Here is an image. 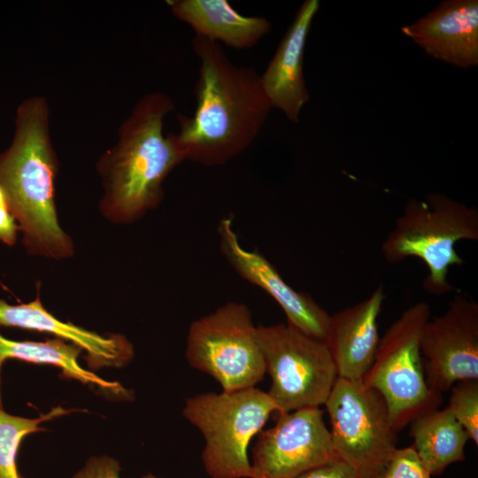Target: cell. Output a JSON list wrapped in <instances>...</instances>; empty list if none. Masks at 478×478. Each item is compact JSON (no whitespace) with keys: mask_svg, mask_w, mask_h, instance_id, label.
Masks as SVG:
<instances>
[{"mask_svg":"<svg viewBox=\"0 0 478 478\" xmlns=\"http://www.w3.org/2000/svg\"><path fill=\"white\" fill-rule=\"evenodd\" d=\"M191 44L199 59L196 108L178 115L173 137L185 160L220 166L252 144L273 107L254 68L235 65L220 44L202 36Z\"/></svg>","mask_w":478,"mask_h":478,"instance_id":"cell-1","label":"cell"},{"mask_svg":"<svg viewBox=\"0 0 478 478\" xmlns=\"http://www.w3.org/2000/svg\"><path fill=\"white\" fill-rule=\"evenodd\" d=\"M173 110L166 94L143 96L120 126L117 143L98 161L104 186L99 209L112 223L131 224L156 209L165 180L185 160L173 134L163 131L164 120Z\"/></svg>","mask_w":478,"mask_h":478,"instance_id":"cell-2","label":"cell"},{"mask_svg":"<svg viewBox=\"0 0 478 478\" xmlns=\"http://www.w3.org/2000/svg\"><path fill=\"white\" fill-rule=\"evenodd\" d=\"M58 167L50 136L48 104L43 97L30 98L18 111L12 146L0 154V186L27 251L61 260L74 254V244L58 219Z\"/></svg>","mask_w":478,"mask_h":478,"instance_id":"cell-3","label":"cell"},{"mask_svg":"<svg viewBox=\"0 0 478 478\" xmlns=\"http://www.w3.org/2000/svg\"><path fill=\"white\" fill-rule=\"evenodd\" d=\"M478 240V210L445 195L430 193L425 200L410 199L382 243L385 260L399 263L418 258L428 267L423 288L435 296L455 290L449 281L451 266L462 265L455 245Z\"/></svg>","mask_w":478,"mask_h":478,"instance_id":"cell-4","label":"cell"},{"mask_svg":"<svg viewBox=\"0 0 478 478\" xmlns=\"http://www.w3.org/2000/svg\"><path fill=\"white\" fill-rule=\"evenodd\" d=\"M274 412L273 398L256 387L186 400L182 415L204 438L202 462L210 478L251 477L250 443Z\"/></svg>","mask_w":478,"mask_h":478,"instance_id":"cell-5","label":"cell"},{"mask_svg":"<svg viewBox=\"0 0 478 478\" xmlns=\"http://www.w3.org/2000/svg\"><path fill=\"white\" fill-rule=\"evenodd\" d=\"M431 318L426 302L408 307L386 330L362 382L377 390L397 432L420 415L437 409L442 395L428 386L420 353L424 326Z\"/></svg>","mask_w":478,"mask_h":478,"instance_id":"cell-6","label":"cell"},{"mask_svg":"<svg viewBox=\"0 0 478 478\" xmlns=\"http://www.w3.org/2000/svg\"><path fill=\"white\" fill-rule=\"evenodd\" d=\"M186 358L217 381L223 391L255 387L266 374L251 312L228 302L194 320L189 328Z\"/></svg>","mask_w":478,"mask_h":478,"instance_id":"cell-7","label":"cell"},{"mask_svg":"<svg viewBox=\"0 0 478 478\" xmlns=\"http://www.w3.org/2000/svg\"><path fill=\"white\" fill-rule=\"evenodd\" d=\"M324 405L338 459L358 478H377L397 449L382 396L362 382L337 377Z\"/></svg>","mask_w":478,"mask_h":478,"instance_id":"cell-8","label":"cell"},{"mask_svg":"<svg viewBox=\"0 0 478 478\" xmlns=\"http://www.w3.org/2000/svg\"><path fill=\"white\" fill-rule=\"evenodd\" d=\"M257 337L279 413L325 404L337 378L325 342L288 323L258 326Z\"/></svg>","mask_w":478,"mask_h":478,"instance_id":"cell-9","label":"cell"},{"mask_svg":"<svg viewBox=\"0 0 478 478\" xmlns=\"http://www.w3.org/2000/svg\"><path fill=\"white\" fill-rule=\"evenodd\" d=\"M339 459L320 407L279 413L275 425L258 434L250 478H296Z\"/></svg>","mask_w":478,"mask_h":478,"instance_id":"cell-10","label":"cell"},{"mask_svg":"<svg viewBox=\"0 0 478 478\" xmlns=\"http://www.w3.org/2000/svg\"><path fill=\"white\" fill-rule=\"evenodd\" d=\"M420 353L428 388L442 395L462 380H478V304L455 294L446 311L424 326Z\"/></svg>","mask_w":478,"mask_h":478,"instance_id":"cell-11","label":"cell"},{"mask_svg":"<svg viewBox=\"0 0 478 478\" xmlns=\"http://www.w3.org/2000/svg\"><path fill=\"white\" fill-rule=\"evenodd\" d=\"M218 235L220 251L234 270L243 279L266 292L282 309L289 325L325 342L330 314L312 296L289 285L260 252L244 249L231 217L226 216L220 220Z\"/></svg>","mask_w":478,"mask_h":478,"instance_id":"cell-12","label":"cell"},{"mask_svg":"<svg viewBox=\"0 0 478 478\" xmlns=\"http://www.w3.org/2000/svg\"><path fill=\"white\" fill-rule=\"evenodd\" d=\"M430 57L460 68L478 65V1L446 0L402 27Z\"/></svg>","mask_w":478,"mask_h":478,"instance_id":"cell-13","label":"cell"},{"mask_svg":"<svg viewBox=\"0 0 478 478\" xmlns=\"http://www.w3.org/2000/svg\"><path fill=\"white\" fill-rule=\"evenodd\" d=\"M382 285L366 299L330 315L325 343L337 377L362 382L379 345L378 317L384 301Z\"/></svg>","mask_w":478,"mask_h":478,"instance_id":"cell-14","label":"cell"},{"mask_svg":"<svg viewBox=\"0 0 478 478\" xmlns=\"http://www.w3.org/2000/svg\"><path fill=\"white\" fill-rule=\"evenodd\" d=\"M320 1L305 0L297 9L272 59L260 74L262 87L273 108L298 123L300 112L310 96L304 76V55Z\"/></svg>","mask_w":478,"mask_h":478,"instance_id":"cell-15","label":"cell"},{"mask_svg":"<svg viewBox=\"0 0 478 478\" xmlns=\"http://www.w3.org/2000/svg\"><path fill=\"white\" fill-rule=\"evenodd\" d=\"M0 325L49 333L69 341L87 352V363L91 368L120 367L134 356V347L124 335H102L61 321L43 307L39 295L27 304L10 305L0 299Z\"/></svg>","mask_w":478,"mask_h":478,"instance_id":"cell-16","label":"cell"},{"mask_svg":"<svg viewBox=\"0 0 478 478\" xmlns=\"http://www.w3.org/2000/svg\"><path fill=\"white\" fill-rule=\"evenodd\" d=\"M166 4L196 35L236 50L254 47L272 27L266 18L243 15L227 0H168Z\"/></svg>","mask_w":478,"mask_h":478,"instance_id":"cell-17","label":"cell"},{"mask_svg":"<svg viewBox=\"0 0 478 478\" xmlns=\"http://www.w3.org/2000/svg\"><path fill=\"white\" fill-rule=\"evenodd\" d=\"M411 424L412 446L431 476L440 475L449 465L465 460L469 436L448 407L426 412Z\"/></svg>","mask_w":478,"mask_h":478,"instance_id":"cell-18","label":"cell"},{"mask_svg":"<svg viewBox=\"0 0 478 478\" xmlns=\"http://www.w3.org/2000/svg\"><path fill=\"white\" fill-rule=\"evenodd\" d=\"M81 349L67 341L55 338L43 342L14 341L0 335V372L3 363L9 358L55 366L69 378L99 387L121 397H130V392L118 382H109L78 363ZM1 382V380H0ZM0 406L2 405L0 390Z\"/></svg>","mask_w":478,"mask_h":478,"instance_id":"cell-19","label":"cell"},{"mask_svg":"<svg viewBox=\"0 0 478 478\" xmlns=\"http://www.w3.org/2000/svg\"><path fill=\"white\" fill-rule=\"evenodd\" d=\"M68 412L58 406L36 419H30L9 414L0 406V478H21L17 455L22 439L29 434L44 430L40 427L42 423Z\"/></svg>","mask_w":478,"mask_h":478,"instance_id":"cell-20","label":"cell"},{"mask_svg":"<svg viewBox=\"0 0 478 478\" xmlns=\"http://www.w3.org/2000/svg\"><path fill=\"white\" fill-rule=\"evenodd\" d=\"M447 406L475 445L478 444V380H462L452 385Z\"/></svg>","mask_w":478,"mask_h":478,"instance_id":"cell-21","label":"cell"},{"mask_svg":"<svg viewBox=\"0 0 478 478\" xmlns=\"http://www.w3.org/2000/svg\"><path fill=\"white\" fill-rule=\"evenodd\" d=\"M412 445L397 449L377 478H431Z\"/></svg>","mask_w":478,"mask_h":478,"instance_id":"cell-22","label":"cell"},{"mask_svg":"<svg viewBox=\"0 0 478 478\" xmlns=\"http://www.w3.org/2000/svg\"><path fill=\"white\" fill-rule=\"evenodd\" d=\"M119 462L110 457L101 456L89 459L73 478H120ZM142 478H160L148 474Z\"/></svg>","mask_w":478,"mask_h":478,"instance_id":"cell-23","label":"cell"},{"mask_svg":"<svg viewBox=\"0 0 478 478\" xmlns=\"http://www.w3.org/2000/svg\"><path fill=\"white\" fill-rule=\"evenodd\" d=\"M296 478H358L355 472L340 459L312 468Z\"/></svg>","mask_w":478,"mask_h":478,"instance_id":"cell-24","label":"cell"},{"mask_svg":"<svg viewBox=\"0 0 478 478\" xmlns=\"http://www.w3.org/2000/svg\"><path fill=\"white\" fill-rule=\"evenodd\" d=\"M19 227L13 215L6 206L0 207V242L12 246L17 240Z\"/></svg>","mask_w":478,"mask_h":478,"instance_id":"cell-25","label":"cell"},{"mask_svg":"<svg viewBox=\"0 0 478 478\" xmlns=\"http://www.w3.org/2000/svg\"><path fill=\"white\" fill-rule=\"evenodd\" d=\"M2 206L8 207V204H7V197H6L5 191L0 186V207H2Z\"/></svg>","mask_w":478,"mask_h":478,"instance_id":"cell-26","label":"cell"}]
</instances>
